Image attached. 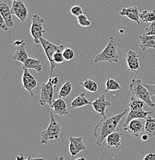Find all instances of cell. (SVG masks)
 I'll return each instance as SVG.
<instances>
[{
	"label": "cell",
	"mask_w": 155,
	"mask_h": 160,
	"mask_svg": "<svg viewBox=\"0 0 155 160\" xmlns=\"http://www.w3.org/2000/svg\"><path fill=\"white\" fill-rule=\"evenodd\" d=\"M127 113V110L116 115H107L103 117L99 123L95 126L93 129V134L96 140V145L98 146H102L103 141L106 139L110 134L116 131L120 122L125 115Z\"/></svg>",
	"instance_id": "1"
},
{
	"label": "cell",
	"mask_w": 155,
	"mask_h": 160,
	"mask_svg": "<svg viewBox=\"0 0 155 160\" xmlns=\"http://www.w3.org/2000/svg\"><path fill=\"white\" fill-rule=\"evenodd\" d=\"M118 42L114 37H110L109 42L102 52L98 54L94 59V62L98 63L101 62H118L119 56L117 53Z\"/></svg>",
	"instance_id": "2"
},
{
	"label": "cell",
	"mask_w": 155,
	"mask_h": 160,
	"mask_svg": "<svg viewBox=\"0 0 155 160\" xmlns=\"http://www.w3.org/2000/svg\"><path fill=\"white\" fill-rule=\"evenodd\" d=\"M130 91L135 97L143 100L149 107H155V103L153 102L151 100V96L149 91L141 79H132L131 83L130 84Z\"/></svg>",
	"instance_id": "3"
},
{
	"label": "cell",
	"mask_w": 155,
	"mask_h": 160,
	"mask_svg": "<svg viewBox=\"0 0 155 160\" xmlns=\"http://www.w3.org/2000/svg\"><path fill=\"white\" fill-rule=\"evenodd\" d=\"M61 131V125L56 122L53 117V112H50V122L48 128L43 132L41 135V144H48L49 140L57 139L59 137Z\"/></svg>",
	"instance_id": "4"
},
{
	"label": "cell",
	"mask_w": 155,
	"mask_h": 160,
	"mask_svg": "<svg viewBox=\"0 0 155 160\" xmlns=\"http://www.w3.org/2000/svg\"><path fill=\"white\" fill-rule=\"evenodd\" d=\"M40 43L43 46V49H44L45 53H46V56L47 57L48 60H49V63H50V76L51 77L52 74H53V69L56 67H57L59 65L56 64V63L53 62V56L55 55V53L57 52H63L65 49L64 46H56V45L53 44L51 42L48 41V40L43 39V38H41L40 39Z\"/></svg>",
	"instance_id": "5"
},
{
	"label": "cell",
	"mask_w": 155,
	"mask_h": 160,
	"mask_svg": "<svg viewBox=\"0 0 155 160\" xmlns=\"http://www.w3.org/2000/svg\"><path fill=\"white\" fill-rule=\"evenodd\" d=\"M44 22V19L39 15L34 14L32 16L30 34L36 44L40 43V39L43 38V34L46 32V30L43 29Z\"/></svg>",
	"instance_id": "6"
},
{
	"label": "cell",
	"mask_w": 155,
	"mask_h": 160,
	"mask_svg": "<svg viewBox=\"0 0 155 160\" xmlns=\"http://www.w3.org/2000/svg\"><path fill=\"white\" fill-rule=\"evenodd\" d=\"M54 86L48 80L46 83H43L40 86V98L39 104L42 106L49 105L52 107L53 103V94H54Z\"/></svg>",
	"instance_id": "7"
},
{
	"label": "cell",
	"mask_w": 155,
	"mask_h": 160,
	"mask_svg": "<svg viewBox=\"0 0 155 160\" xmlns=\"http://www.w3.org/2000/svg\"><path fill=\"white\" fill-rule=\"evenodd\" d=\"M12 14L15 15L22 22H24L28 17V10L22 0L13 1L11 6Z\"/></svg>",
	"instance_id": "8"
},
{
	"label": "cell",
	"mask_w": 155,
	"mask_h": 160,
	"mask_svg": "<svg viewBox=\"0 0 155 160\" xmlns=\"http://www.w3.org/2000/svg\"><path fill=\"white\" fill-rule=\"evenodd\" d=\"M125 131L132 136L138 137L141 133L145 132V119H135L131 120Z\"/></svg>",
	"instance_id": "9"
},
{
	"label": "cell",
	"mask_w": 155,
	"mask_h": 160,
	"mask_svg": "<svg viewBox=\"0 0 155 160\" xmlns=\"http://www.w3.org/2000/svg\"><path fill=\"white\" fill-rule=\"evenodd\" d=\"M22 82H23V88L26 89L29 92L31 96H33V89H35L37 86V82L36 79L29 72L28 69H23V74L22 77Z\"/></svg>",
	"instance_id": "10"
},
{
	"label": "cell",
	"mask_w": 155,
	"mask_h": 160,
	"mask_svg": "<svg viewBox=\"0 0 155 160\" xmlns=\"http://www.w3.org/2000/svg\"><path fill=\"white\" fill-rule=\"evenodd\" d=\"M111 105H112V103L111 102L106 101L104 95H102L100 97H98L97 99L94 100L92 102V106L93 109L96 111V112L99 116H102V117L106 116V114H105L106 109L109 107V106H111Z\"/></svg>",
	"instance_id": "11"
},
{
	"label": "cell",
	"mask_w": 155,
	"mask_h": 160,
	"mask_svg": "<svg viewBox=\"0 0 155 160\" xmlns=\"http://www.w3.org/2000/svg\"><path fill=\"white\" fill-rule=\"evenodd\" d=\"M70 140V152L72 157L77 155L80 152L84 151L86 149L84 143H83L82 137H74L70 136L69 138Z\"/></svg>",
	"instance_id": "12"
},
{
	"label": "cell",
	"mask_w": 155,
	"mask_h": 160,
	"mask_svg": "<svg viewBox=\"0 0 155 160\" xmlns=\"http://www.w3.org/2000/svg\"><path fill=\"white\" fill-rule=\"evenodd\" d=\"M151 112H147L144 111V109H140V110H130L129 113H128L127 116L126 120H125L124 125H123V128L124 130H126L127 128L129 122L131 120L135 119H146L149 115L151 114Z\"/></svg>",
	"instance_id": "13"
},
{
	"label": "cell",
	"mask_w": 155,
	"mask_h": 160,
	"mask_svg": "<svg viewBox=\"0 0 155 160\" xmlns=\"http://www.w3.org/2000/svg\"><path fill=\"white\" fill-rule=\"evenodd\" d=\"M128 70L132 72H136L140 67L139 56L136 52L130 50L127 54L126 58Z\"/></svg>",
	"instance_id": "14"
},
{
	"label": "cell",
	"mask_w": 155,
	"mask_h": 160,
	"mask_svg": "<svg viewBox=\"0 0 155 160\" xmlns=\"http://www.w3.org/2000/svg\"><path fill=\"white\" fill-rule=\"evenodd\" d=\"M0 14L6 21L8 27L12 28L14 26V21L12 17L13 14H12L11 8L8 6L6 2L3 1V0L0 1Z\"/></svg>",
	"instance_id": "15"
},
{
	"label": "cell",
	"mask_w": 155,
	"mask_h": 160,
	"mask_svg": "<svg viewBox=\"0 0 155 160\" xmlns=\"http://www.w3.org/2000/svg\"><path fill=\"white\" fill-rule=\"evenodd\" d=\"M52 109L53 110V112L55 114L58 115L59 116H66L69 114V112L67 109V105L66 102L63 100V98H58V99L53 100Z\"/></svg>",
	"instance_id": "16"
},
{
	"label": "cell",
	"mask_w": 155,
	"mask_h": 160,
	"mask_svg": "<svg viewBox=\"0 0 155 160\" xmlns=\"http://www.w3.org/2000/svg\"><path fill=\"white\" fill-rule=\"evenodd\" d=\"M140 12L139 9L137 6H131V7L124 8L121 12L120 15L121 16H127L128 19L137 23V25H141L140 22Z\"/></svg>",
	"instance_id": "17"
},
{
	"label": "cell",
	"mask_w": 155,
	"mask_h": 160,
	"mask_svg": "<svg viewBox=\"0 0 155 160\" xmlns=\"http://www.w3.org/2000/svg\"><path fill=\"white\" fill-rule=\"evenodd\" d=\"M141 40L140 47L144 52H146L149 49H155V36L145 34L139 36Z\"/></svg>",
	"instance_id": "18"
},
{
	"label": "cell",
	"mask_w": 155,
	"mask_h": 160,
	"mask_svg": "<svg viewBox=\"0 0 155 160\" xmlns=\"http://www.w3.org/2000/svg\"><path fill=\"white\" fill-rule=\"evenodd\" d=\"M28 58H29V56H28L27 52L26 50V41L23 40V42L16 48L14 55L13 56V59L23 63Z\"/></svg>",
	"instance_id": "19"
},
{
	"label": "cell",
	"mask_w": 155,
	"mask_h": 160,
	"mask_svg": "<svg viewBox=\"0 0 155 160\" xmlns=\"http://www.w3.org/2000/svg\"><path fill=\"white\" fill-rule=\"evenodd\" d=\"M123 134L120 132L115 131L110 134L106 137V143H107V149L110 148H119L121 144V139H122Z\"/></svg>",
	"instance_id": "20"
},
{
	"label": "cell",
	"mask_w": 155,
	"mask_h": 160,
	"mask_svg": "<svg viewBox=\"0 0 155 160\" xmlns=\"http://www.w3.org/2000/svg\"><path fill=\"white\" fill-rule=\"evenodd\" d=\"M23 69H34L37 71L38 72H40L43 70L41 60L29 57L25 61V62L23 63Z\"/></svg>",
	"instance_id": "21"
},
{
	"label": "cell",
	"mask_w": 155,
	"mask_h": 160,
	"mask_svg": "<svg viewBox=\"0 0 155 160\" xmlns=\"http://www.w3.org/2000/svg\"><path fill=\"white\" fill-rule=\"evenodd\" d=\"M87 105H92V102H90L86 99L85 96V93H81L80 96H78L73 100L70 106L71 109H77V108L83 107V106H87Z\"/></svg>",
	"instance_id": "22"
},
{
	"label": "cell",
	"mask_w": 155,
	"mask_h": 160,
	"mask_svg": "<svg viewBox=\"0 0 155 160\" xmlns=\"http://www.w3.org/2000/svg\"><path fill=\"white\" fill-rule=\"evenodd\" d=\"M145 132L150 136V138L155 136V118L147 116L145 119Z\"/></svg>",
	"instance_id": "23"
},
{
	"label": "cell",
	"mask_w": 155,
	"mask_h": 160,
	"mask_svg": "<svg viewBox=\"0 0 155 160\" xmlns=\"http://www.w3.org/2000/svg\"><path fill=\"white\" fill-rule=\"evenodd\" d=\"M80 85L83 86V88H84L86 91L90 92H96L98 90L97 83L91 79H83Z\"/></svg>",
	"instance_id": "24"
},
{
	"label": "cell",
	"mask_w": 155,
	"mask_h": 160,
	"mask_svg": "<svg viewBox=\"0 0 155 160\" xmlns=\"http://www.w3.org/2000/svg\"><path fill=\"white\" fill-rule=\"evenodd\" d=\"M140 19L146 23L154 22L155 21V9H152L151 11L144 10V12L140 13Z\"/></svg>",
	"instance_id": "25"
},
{
	"label": "cell",
	"mask_w": 155,
	"mask_h": 160,
	"mask_svg": "<svg viewBox=\"0 0 155 160\" xmlns=\"http://www.w3.org/2000/svg\"><path fill=\"white\" fill-rule=\"evenodd\" d=\"M73 89V85L71 83V82L67 81L63 85L62 87L60 88L59 92V98H64L68 97V96L70 95L71 92H72Z\"/></svg>",
	"instance_id": "26"
},
{
	"label": "cell",
	"mask_w": 155,
	"mask_h": 160,
	"mask_svg": "<svg viewBox=\"0 0 155 160\" xmlns=\"http://www.w3.org/2000/svg\"><path fill=\"white\" fill-rule=\"evenodd\" d=\"M121 89V86L117 81L114 79H111V78H107L106 81V90H105L106 92L111 91H117V90Z\"/></svg>",
	"instance_id": "27"
},
{
	"label": "cell",
	"mask_w": 155,
	"mask_h": 160,
	"mask_svg": "<svg viewBox=\"0 0 155 160\" xmlns=\"http://www.w3.org/2000/svg\"><path fill=\"white\" fill-rule=\"evenodd\" d=\"M145 102L143 100L138 98L132 96L131 99V101L129 102V107L130 109L131 110H140L143 109L144 108Z\"/></svg>",
	"instance_id": "28"
},
{
	"label": "cell",
	"mask_w": 155,
	"mask_h": 160,
	"mask_svg": "<svg viewBox=\"0 0 155 160\" xmlns=\"http://www.w3.org/2000/svg\"><path fill=\"white\" fill-rule=\"evenodd\" d=\"M78 23L82 27H89L91 26V21L87 18L86 15L82 14L77 17Z\"/></svg>",
	"instance_id": "29"
},
{
	"label": "cell",
	"mask_w": 155,
	"mask_h": 160,
	"mask_svg": "<svg viewBox=\"0 0 155 160\" xmlns=\"http://www.w3.org/2000/svg\"><path fill=\"white\" fill-rule=\"evenodd\" d=\"M63 55L66 61H71L74 58L75 53L71 48H65L63 51Z\"/></svg>",
	"instance_id": "30"
},
{
	"label": "cell",
	"mask_w": 155,
	"mask_h": 160,
	"mask_svg": "<svg viewBox=\"0 0 155 160\" xmlns=\"http://www.w3.org/2000/svg\"><path fill=\"white\" fill-rule=\"evenodd\" d=\"M53 62H54L56 64L59 65L61 63H63L65 61L64 56L63 55V52H57L55 53V55L53 56Z\"/></svg>",
	"instance_id": "31"
},
{
	"label": "cell",
	"mask_w": 155,
	"mask_h": 160,
	"mask_svg": "<svg viewBox=\"0 0 155 160\" xmlns=\"http://www.w3.org/2000/svg\"><path fill=\"white\" fill-rule=\"evenodd\" d=\"M70 12L73 16H76V17H78V16H80V15L83 14V9L80 6H73L70 9Z\"/></svg>",
	"instance_id": "32"
},
{
	"label": "cell",
	"mask_w": 155,
	"mask_h": 160,
	"mask_svg": "<svg viewBox=\"0 0 155 160\" xmlns=\"http://www.w3.org/2000/svg\"><path fill=\"white\" fill-rule=\"evenodd\" d=\"M145 33L147 35H153V36H155V21L154 22L151 23V25L149 27L145 29Z\"/></svg>",
	"instance_id": "33"
},
{
	"label": "cell",
	"mask_w": 155,
	"mask_h": 160,
	"mask_svg": "<svg viewBox=\"0 0 155 160\" xmlns=\"http://www.w3.org/2000/svg\"><path fill=\"white\" fill-rule=\"evenodd\" d=\"M0 29L4 30V31H8V29H9V27L6 25V21H5V19H3L2 16H0Z\"/></svg>",
	"instance_id": "34"
},
{
	"label": "cell",
	"mask_w": 155,
	"mask_h": 160,
	"mask_svg": "<svg viewBox=\"0 0 155 160\" xmlns=\"http://www.w3.org/2000/svg\"><path fill=\"white\" fill-rule=\"evenodd\" d=\"M144 86H146L147 89L149 91L150 94H151V96H155V84L154 85H147L144 84Z\"/></svg>",
	"instance_id": "35"
},
{
	"label": "cell",
	"mask_w": 155,
	"mask_h": 160,
	"mask_svg": "<svg viewBox=\"0 0 155 160\" xmlns=\"http://www.w3.org/2000/svg\"><path fill=\"white\" fill-rule=\"evenodd\" d=\"M49 81L50 82L52 83V85H53V86H54V87H56V85H57V83L59 82V79H58L57 77H49Z\"/></svg>",
	"instance_id": "36"
},
{
	"label": "cell",
	"mask_w": 155,
	"mask_h": 160,
	"mask_svg": "<svg viewBox=\"0 0 155 160\" xmlns=\"http://www.w3.org/2000/svg\"><path fill=\"white\" fill-rule=\"evenodd\" d=\"M144 160H155V154L154 153H149L144 156Z\"/></svg>",
	"instance_id": "37"
},
{
	"label": "cell",
	"mask_w": 155,
	"mask_h": 160,
	"mask_svg": "<svg viewBox=\"0 0 155 160\" xmlns=\"http://www.w3.org/2000/svg\"><path fill=\"white\" fill-rule=\"evenodd\" d=\"M150 138V136H148L147 134H144V135H143L142 136H141V139L143 140V141H147V140H148V139H149Z\"/></svg>",
	"instance_id": "38"
},
{
	"label": "cell",
	"mask_w": 155,
	"mask_h": 160,
	"mask_svg": "<svg viewBox=\"0 0 155 160\" xmlns=\"http://www.w3.org/2000/svg\"><path fill=\"white\" fill-rule=\"evenodd\" d=\"M16 160H25V157L23 155H19V156H16Z\"/></svg>",
	"instance_id": "39"
},
{
	"label": "cell",
	"mask_w": 155,
	"mask_h": 160,
	"mask_svg": "<svg viewBox=\"0 0 155 160\" xmlns=\"http://www.w3.org/2000/svg\"><path fill=\"white\" fill-rule=\"evenodd\" d=\"M23 42V40H22V41H18V40H16V41L14 42V46H19Z\"/></svg>",
	"instance_id": "40"
},
{
	"label": "cell",
	"mask_w": 155,
	"mask_h": 160,
	"mask_svg": "<svg viewBox=\"0 0 155 160\" xmlns=\"http://www.w3.org/2000/svg\"><path fill=\"white\" fill-rule=\"evenodd\" d=\"M31 160H45L44 159H43V158H32Z\"/></svg>",
	"instance_id": "41"
},
{
	"label": "cell",
	"mask_w": 155,
	"mask_h": 160,
	"mask_svg": "<svg viewBox=\"0 0 155 160\" xmlns=\"http://www.w3.org/2000/svg\"><path fill=\"white\" fill-rule=\"evenodd\" d=\"M75 160H86V159H85V158H83V157H79V158H77V159H75Z\"/></svg>",
	"instance_id": "42"
},
{
	"label": "cell",
	"mask_w": 155,
	"mask_h": 160,
	"mask_svg": "<svg viewBox=\"0 0 155 160\" xmlns=\"http://www.w3.org/2000/svg\"><path fill=\"white\" fill-rule=\"evenodd\" d=\"M59 160H66L64 159V157H63V156H60V157L59 158Z\"/></svg>",
	"instance_id": "43"
},
{
	"label": "cell",
	"mask_w": 155,
	"mask_h": 160,
	"mask_svg": "<svg viewBox=\"0 0 155 160\" xmlns=\"http://www.w3.org/2000/svg\"><path fill=\"white\" fill-rule=\"evenodd\" d=\"M31 159H32V158L30 157V156H29V158H28V159H25V160H31Z\"/></svg>",
	"instance_id": "44"
},
{
	"label": "cell",
	"mask_w": 155,
	"mask_h": 160,
	"mask_svg": "<svg viewBox=\"0 0 155 160\" xmlns=\"http://www.w3.org/2000/svg\"><path fill=\"white\" fill-rule=\"evenodd\" d=\"M12 1H13H13H18V0H12Z\"/></svg>",
	"instance_id": "45"
}]
</instances>
